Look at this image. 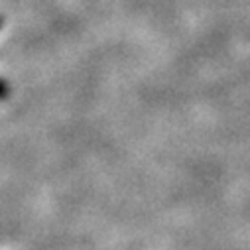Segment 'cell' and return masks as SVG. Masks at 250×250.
Listing matches in <instances>:
<instances>
[{"label":"cell","instance_id":"cell-2","mask_svg":"<svg viewBox=\"0 0 250 250\" xmlns=\"http://www.w3.org/2000/svg\"><path fill=\"white\" fill-rule=\"evenodd\" d=\"M2 24H4V22H2V16H0V28H2Z\"/></svg>","mask_w":250,"mask_h":250},{"label":"cell","instance_id":"cell-1","mask_svg":"<svg viewBox=\"0 0 250 250\" xmlns=\"http://www.w3.org/2000/svg\"><path fill=\"white\" fill-rule=\"evenodd\" d=\"M10 97V85L0 79V101H6Z\"/></svg>","mask_w":250,"mask_h":250}]
</instances>
